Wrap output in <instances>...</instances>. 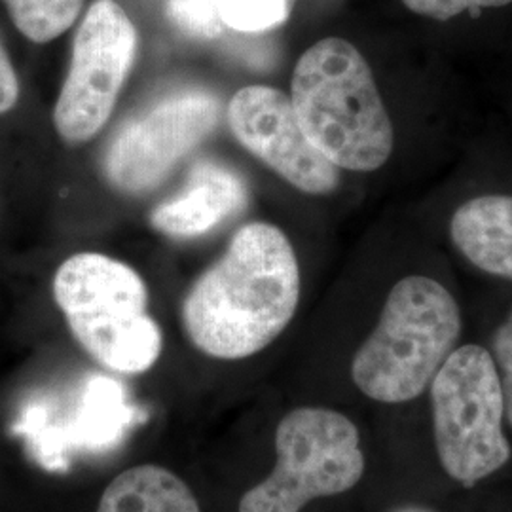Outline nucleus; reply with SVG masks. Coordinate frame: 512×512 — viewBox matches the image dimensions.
I'll return each mask as SVG.
<instances>
[{"mask_svg":"<svg viewBox=\"0 0 512 512\" xmlns=\"http://www.w3.org/2000/svg\"><path fill=\"white\" fill-rule=\"evenodd\" d=\"M300 266L283 230L251 222L232 236L183 300L181 319L192 346L220 361L253 357L293 321Z\"/></svg>","mask_w":512,"mask_h":512,"instance_id":"obj_1","label":"nucleus"},{"mask_svg":"<svg viewBox=\"0 0 512 512\" xmlns=\"http://www.w3.org/2000/svg\"><path fill=\"white\" fill-rule=\"evenodd\" d=\"M289 97L311 145L338 169L376 171L391 158L393 122L370 65L348 40L327 37L308 48Z\"/></svg>","mask_w":512,"mask_h":512,"instance_id":"obj_2","label":"nucleus"},{"mask_svg":"<svg viewBox=\"0 0 512 512\" xmlns=\"http://www.w3.org/2000/svg\"><path fill=\"white\" fill-rule=\"evenodd\" d=\"M461 327L458 302L442 283L425 275L404 277L353 357V384L376 403L418 399L458 348Z\"/></svg>","mask_w":512,"mask_h":512,"instance_id":"obj_3","label":"nucleus"},{"mask_svg":"<svg viewBox=\"0 0 512 512\" xmlns=\"http://www.w3.org/2000/svg\"><path fill=\"white\" fill-rule=\"evenodd\" d=\"M52 289L74 340L99 365L126 376L156 365L164 336L148 315L147 283L129 264L78 253L57 268Z\"/></svg>","mask_w":512,"mask_h":512,"instance_id":"obj_4","label":"nucleus"},{"mask_svg":"<svg viewBox=\"0 0 512 512\" xmlns=\"http://www.w3.org/2000/svg\"><path fill=\"white\" fill-rule=\"evenodd\" d=\"M427 389L440 467L454 482L475 488L511 461L505 401L490 349H454Z\"/></svg>","mask_w":512,"mask_h":512,"instance_id":"obj_5","label":"nucleus"},{"mask_svg":"<svg viewBox=\"0 0 512 512\" xmlns=\"http://www.w3.org/2000/svg\"><path fill=\"white\" fill-rule=\"evenodd\" d=\"M274 471L239 501L238 512H302L319 499L346 494L365 475L359 429L348 416L302 406L275 429Z\"/></svg>","mask_w":512,"mask_h":512,"instance_id":"obj_6","label":"nucleus"},{"mask_svg":"<svg viewBox=\"0 0 512 512\" xmlns=\"http://www.w3.org/2000/svg\"><path fill=\"white\" fill-rule=\"evenodd\" d=\"M137 54V29L116 0H95L73 40L69 73L54 107L57 135L82 145L107 126Z\"/></svg>","mask_w":512,"mask_h":512,"instance_id":"obj_7","label":"nucleus"},{"mask_svg":"<svg viewBox=\"0 0 512 512\" xmlns=\"http://www.w3.org/2000/svg\"><path fill=\"white\" fill-rule=\"evenodd\" d=\"M219 118V101L209 92L167 95L133 116L110 139L103 160L107 179L126 194L152 192L215 131Z\"/></svg>","mask_w":512,"mask_h":512,"instance_id":"obj_8","label":"nucleus"},{"mask_svg":"<svg viewBox=\"0 0 512 512\" xmlns=\"http://www.w3.org/2000/svg\"><path fill=\"white\" fill-rule=\"evenodd\" d=\"M228 124L241 147L296 190L327 196L338 188L340 169L311 145L287 93L270 86L241 88L230 99Z\"/></svg>","mask_w":512,"mask_h":512,"instance_id":"obj_9","label":"nucleus"},{"mask_svg":"<svg viewBox=\"0 0 512 512\" xmlns=\"http://www.w3.org/2000/svg\"><path fill=\"white\" fill-rule=\"evenodd\" d=\"M245 203L247 188L238 173L226 165L200 162L192 167L183 192L150 213V224L169 238H198L239 213Z\"/></svg>","mask_w":512,"mask_h":512,"instance_id":"obj_10","label":"nucleus"},{"mask_svg":"<svg viewBox=\"0 0 512 512\" xmlns=\"http://www.w3.org/2000/svg\"><path fill=\"white\" fill-rule=\"evenodd\" d=\"M450 238L475 268L512 281V196L488 194L459 205Z\"/></svg>","mask_w":512,"mask_h":512,"instance_id":"obj_11","label":"nucleus"},{"mask_svg":"<svg viewBox=\"0 0 512 512\" xmlns=\"http://www.w3.org/2000/svg\"><path fill=\"white\" fill-rule=\"evenodd\" d=\"M97 512H202L183 478L160 465H137L116 476Z\"/></svg>","mask_w":512,"mask_h":512,"instance_id":"obj_12","label":"nucleus"},{"mask_svg":"<svg viewBox=\"0 0 512 512\" xmlns=\"http://www.w3.org/2000/svg\"><path fill=\"white\" fill-rule=\"evenodd\" d=\"M16 29L35 44H48L82 14L84 0H2Z\"/></svg>","mask_w":512,"mask_h":512,"instance_id":"obj_13","label":"nucleus"},{"mask_svg":"<svg viewBox=\"0 0 512 512\" xmlns=\"http://www.w3.org/2000/svg\"><path fill=\"white\" fill-rule=\"evenodd\" d=\"M220 19L239 33H264L283 25L296 0H215Z\"/></svg>","mask_w":512,"mask_h":512,"instance_id":"obj_14","label":"nucleus"},{"mask_svg":"<svg viewBox=\"0 0 512 512\" xmlns=\"http://www.w3.org/2000/svg\"><path fill=\"white\" fill-rule=\"evenodd\" d=\"M165 10L169 19L188 37L213 40L226 29L215 0H167Z\"/></svg>","mask_w":512,"mask_h":512,"instance_id":"obj_15","label":"nucleus"},{"mask_svg":"<svg viewBox=\"0 0 512 512\" xmlns=\"http://www.w3.org/2000/svg\"><path fill=\"white\" fill-rule=\"evenodd\" d=\"M499 384L505 401V420L512 427V310L509 317L497 327L492 338V349Z\"/></svg>","mask_w":512,"mask_h":512,"instance_id":"obj_16","label":"nucleus"},{"mask_svg":"<svg viewBox=\"0 0 512 512\" xmlns=\"http://www.w3.org/2000/svg\"><path fill=\"white\" fill-rule=\"evenodd\" d=\"M404 6L423 18L448 21L463 12H475L482 8H501L512 0H401Z\"/></svg>","mask_w":512,"mask_h":512,"instance_id":"obj_17","label":"nucleus"},{"mask_svg":"<svg viewBox=\"0 0 512 512\" xmlns=\"http://www.w3.org/2000/svg\"><path fill=\"white\" fill-rule=\"evenodd\" d=\"M19 78L10 55L0 42V116L18 105Z\"/></svg>","mask_w":512,"mask_h":512,"instance_id":"obj_18","label":"nucleus"},{"mask_svg":"<svg viewBox=\"0 0 512 512\" xmlns=\"http://www.w3.org/2000/svg\"><path fill=\"white\" fill-rule=\"evenodd\" d=\"M387 512H439L435 509H429V507H423V505H401V507H395L391 511Z\"/></svg>","mask_w":512,"mask_h":512,"instance_id":"obj_19","label":"nucleus"}]
</instances>
